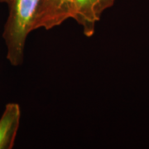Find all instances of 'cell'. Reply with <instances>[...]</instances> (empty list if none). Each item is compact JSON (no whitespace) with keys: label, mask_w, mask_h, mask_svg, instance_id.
Returning <instances> with one entry per match:
<instances>
[{"label":"cell","mask_w":149,"mask_h":149,"mask_svg":"<svg viewBox=\"0 0 149 149\" xmlns=\"http://www.w3.org/2000/svg\"><path fill=\"white\" fill-rule=\"evenodd\" d=\"M71 0H41L33 31L39 28L51 30L69 19Z\"/></svg>","instance_id":"3"},{"label":"cell","mask_w":149,"mask_h":149,"mask_svg":"<svg viewBox=\"0 0 149 149\" xmlns=\"http://www.w3.org/2000/svg\"><path fill=\"white\" fill-rule=\"evenodd\" d=\"M116 0H71L69 18L82 27L85 37H91L95 32L97 22L104 11L111 8Z\"/></svg>","instance_id":"2"},{"label":"cell","mask_w":149,"mask_h":149,"mask_svg":"<svg viewBox=\"0 0 149 149\" xmlns=\"http://www.w3.org/2000/svg\"><path fill=\"white\" fill-rule=\"evenodd\" d=\"M8 7L2 37L5 43L6 58L12 66H20L24 61L27 36L33 25L41 0H0Z\"/></svg>","instance_id":"1"},{"label":"cell","mask_w":149,"mask_h":149,"mask_svg":"<svg viewBox=\"0 0 149 149\" xmlns=\"http://www.w3.org/2000/svg\"><path fill=\"white\" fill-rule=\"evenodd\" d=\"M21 120V109L17 103H8L0 117V149L14 146Z\"/></svg>","instance_id":"4"}]
</instances>
